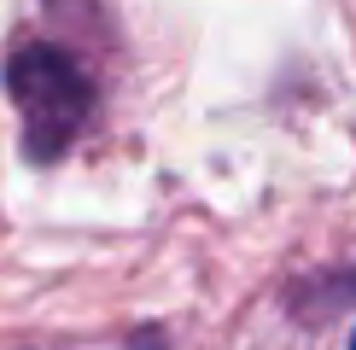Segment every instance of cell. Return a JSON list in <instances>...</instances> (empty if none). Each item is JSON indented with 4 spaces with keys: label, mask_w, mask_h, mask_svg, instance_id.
I'll return each instance as SVG.
<instances>
[{
    "label": "cell",
    "mask_w": 356,
    "mask_h": 350,
    "mask_svg": "<svg viewBox=\"0 0 356 350\" xmlns=\"http://www.w3.org/2000/svg\"><path fill=\"white\" fill-rule=\"evenodd\" d=\"M350 350H356V339H350Z\"/></svg>",
    "instance_id": "7a4b0ae2"
},
{
    "label": "cell",
    "mask_w": 356,
    "mask_h": 350,
    "mask_svg": "<svg viewBox=\"0 0 356 350\" xmlns=\"http://www.w3.org/2000/svg\"><path fill=\"white\" fill-rule=\"evenodd\" d=\"M6 94L24 117V158L29 164H53L65 146L88 128L94 117V76L82 70L76 53L53 47V41H29L12 47L6 58Z\"/></svg>",
    "instance_id": "6da1fadb"
}]
</instances>
